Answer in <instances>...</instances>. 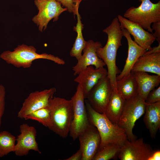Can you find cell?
Segmentation results:
<instances>
[{
  "mask_svg": "<svg viewBox=\"0 0 160 160\" xmlns=\"http://www.w3.org/2000/svg\"><path fill=\"white\" fill-rule=\"evenodd\" d=\"M108 35L107 43L104 47L99 48L97 53L107 65L108 76L109 79L112 90L117 91L116 76L119 73L116 64L117 53L121 46L123 35L120 24L117 17L114 18L110 25L103 30Z\"/></svg>",
  "mask_w": 160,
  "mask_h": 160,
  "instance_id": "cell-1",
  "label": "cell"
},
{
  "mask_svg": "<svg viewBox=\"0 0 160 160\" xmlns=\"http://www.w3.org/2000/svg\"><path fill=\"white\" fill-rule=\"evenodd\" d=\"M85 103L89 122L97 128L100 136L98 150L110 144L122 146L128 140L124 129L111 122L105 113L94 110L87 100Z\"/></svg>",
  "mask_w": 160,
  "mask_h": 160,
  "instance_id": "cell-2",
  "label": "cell"
},
{
  "mask_svg": "<svg viewBox=\"0 0 160 160\" xmlns=\"http://www.w3.org/2000/svg\"><path fill=\"white\" fill-rule=\"evenodd\" d=\"M50 112V122L48 127L62 138H66L69 132L73 117L71 100L53 97L47 107Z\"/></svg>",
  "mask_w": 160,
  "mask_h": 160,
  "instance_id": "cell-3",
  "label": "cell"
},
{
  "mask_svg": "<svg viewBox=\"0 0 160 160\" xmlns=\"http://www.w3.org/2000/svg\"><path fill=\"white\" fill-rule=\"evenodd\" d=\"M0 57L7 64L17 68H30L33 61L38 59L51 60L59 65L65 64V61L57 56L46 53L39 54L33 46L24 44L18 45L13 51L7 50L2 52Z\"/></svg>",
  "mask_w": 160,
  "mask_h": 160,
  "instance_id": "cell-4",
  "label": "cell"
},
{
  "mask_svg": "<svg viewBox=\"0 0 160 160\" xmlns=\"http://www.w3.org/2000/svg\"><path fill=\"white\" fill-rule=\"evenodd\" d=\"M139 1L141 2L140 5L137 7H130L123 16L153 33L152 24L160 21V1L155 4L150 0Z\"/></svg>",
  "mask_w": 160,
  "mask_h": 160,
  "instance_id": "cell-5",
  "label": "cell"
},
{
  "mask_svg": "<svg viewBox=\"0 0 160 160\" xmlns=\"http://www.w3.org/2000/svg\"><path fill=\"white\" fill-rule=\"evenodd\" d=\"M145 105V100L138 94L126 100L118 125L124 129L129 141L137 139L133 129L136 121L144 113Z\"/></svg>",
  "mask_w": 160,
  "mask_h": 160,
  "instance_id": "cell-6",
  "label": "cell"
},
{
  "mask_svg": "<svg viewBox=\"0 0 160 160\" xmlns=\"http://www.w3.org/2000/svg\"><path fill=\"white\" fill-rule=\"evenodd\" d=\"M85 98L81 86L78 84L76 91L71 98L73 106V117L69 134L73 140L89 124L86 105Z\"/></svg>",
  "mask_w": 160,
  "mask_h": 160,
  "instance_id": "cell-7",
  "label": "cell"
},
{
  "mask_svg": "<svg viewBox=\"0 0 160 160\" xmlns=\"http://www.w3.org/2000/svg\"><path fill=\"white\" fill-rule=\"evenodd\" d=\"M34 3L39 12L32 20L41 32L47 28L51 20L53 19V22L57 20L60 15L67 10L66 8H63L56 0H34Z\"/></svg>",
  "mask_w": 160,
  "mask_h": 160,
  "instance_id": "cell-8",
  "label": "cell"
},
{
  "mask_svg": "<svg viewBox=\"0 0 160 160\" xmlns=\"http://www.w3.org/2000/svg\"><path fill=\"white\" fill-rule=\"evenodd\" d=\"M112 89L108 76L100 79L91 89L86 98L92 108L104 113Z\"/></svg>",
  "mask_w": 160,
  "mask_h": 160,
  "instance_id": "cell-9",
  "label": "cell"
},
{
  "mask_svg": "<svg viewBox=\"0 0 160 160\" xmlns=\"http://www.w3.org/2000/svg\"><path fill=\"white\" fill-rule=\"evenodd\" d=\"M56 91V89L52 87L42 91H36L31 93L23 103L17 113V117L24 119L31 113L47 107L49 100L53 97Z\"/></svg>",
  "mask_w": 160,
  "mask_h": 160,
  "instance_id": "cell-10",
  "label": "cell"
},
{
  "mask_svg": "<svg viewBox=\"0 0 160 160\" xmlns=\"http://www.w3.org/2000/svg\"><path fill=\"white\" fill-rule=\"evenodd\" d=\"M20 134L16 137L14 152L18 156L27 155L29 151L33 150L41 153L36 141L37 132L33 126L27 124L20 126Z\"/></svg>",
  "mask_w": 160,
  "mask_h": 160,
  "instance_id": "cell-11",
  "label": "cell"
},
{
  "mask_svg": "<svg viewBox=\"0 0 160 160\" xmlns=\"http://www.w3.org/2000/svg\"><path fill=\"white\" fill-rule=\"evenodd\" d=\"M153 150L142 137L127 140L121 146L118 156L121 160H148Z\"/></svg>",
  "mask_w": 160,
  "mask_h": 160,
  "instance_id": "cell-12",
  "label": "cell"
},
{
  "mask_svg": "<svg viewBox=\"0 0 160 160\" xmlns=\"http://www.w3.org/2000/svg\"><path fill=\"white\" fill-rule=\"evenodd\" d=\"M78 138L82 154L81 160H92L100 143V137L97 129L90 124Z\"/></svg>",
  "mask_w": 160,
  "mask_h": 160,
  "instance_id": "cell-13",
  "label": "cell"
},
{
  "mask_svg": "<svg viewBox=\"0 0 160 160\" xmlns=\"http://www.w3.org/2000/svg\"><path fill=\"white\" fill-rule=\"evenodd\" d=\"M102 47L99 41H94L90 40L87 41L83 50V54L78 60L77 64L73 67L74 75L76 76L82 70L87 67L94 66L96 68L103 67L106 65L103 60L98 56L97 51L99 47Z\"/></svg>",
  "mask_w": 160,
  "mask_h": 160,
  "instance_id": "cell-14",
  "label": "cell"
},
{
  "mask_svg": "<svg viewBox=\"0 0 160 160\" xmlns=\"http://www.w3.org/2000/svg\"><path fill=\"white\" fill-rule=\"evenodd\" d=\"M117 17L121 29H126L130 35L133 36L135 42L147 51L151 49L152 45L156 40L153 33L121 15H118Z\"/></svg>",
  "mask_w": 160,
  "mask_h": 160,
  "instance_id": "cell-15",
  "label": "cell"
},
{
  "mask_svg": "<svg viewBox=\"0 0 160 160\" xmlns=\"http://www.w3.org/2000/svg\"><path fill=\"white\" fill-rule=\"evenodd\" d=\"M78 75L74 81L80 85L86 99L91 89L100 79L107 76L108 72L104 67L96 68L90 65L81 71Z\"/></svg>",
  "mask_w": 160,
  "mask_h": 160,
  "instance_id": "cell-16",
  "label": "cell"
},
{
  "mask_svg": "<svg viewBox=\"0 0 160 160\" xmlns=\"http://www.w3.org/2000/svg\"><path fill=\"white\" fill-rule=\"evenodd\" d=\"M121 29L123 36L126 38L127 41L128 53L124 68L119 75L116 76L117 80L129 74L138 58L143 55L147 51L132 40L130 34L126 29Z\"/></svg>",
  "mask_w": 160,
  "mask_h": 160,
  "instance_id": "cell-17",
  "label": "cell"
},
{
  "mask_svg": "<svg viewBox=\"0 0 160 160\" xmlns=\"http://www.w3.org/2000/svg\"><path fill=\"white\" fill-rule=\"evenodd\" d=\"M131 71L150 72L160 76V52L144 55L140 57Z\"/></svg>",
  "mask_w": 160,
  "mask_h": 160,
  "instance_id": "cell-18",
  "label": "cell"
},
{
  "mask_svg": "<svg viewBox=\"0 0 160 160\" xmlns=\"http://www.w3.org/2000/svg\"><path fill=\"white\" fill-rule=\"evenodd\" d=\"M138 87V94L145 101L149 92L160 83V76L150 75L147 72H134Z\"/></svg>",
  "mask_w": 160,
  "mask_h": 160,
  "instance_id": "cell-19",
  "label": "cell"
},
{
  "mask_svg": "<svg viewBox=\"0 0 160 160\" xmlns=\"http://www.w3.org/2000/svg\"><path fill=\"white\" fill-rule=\"evenodd\" d=\"M143 121L152 138H154L160 127V101L146 103Z\"/></svg>",
  "mask_w": 160,
  "mask_h": 160,
  "instance_id": "cell-20",
  "label": "cell"
},
{
  "mask_svg": "<svg viewBox=\"0 0 160 160\" xmlns=\"http://www.w3.org/2000/svg\"><path fill=\"white\" fill-rule=\"evenodd\" d=\"M125 101L117 91L112 90L104 113L113 123L118 124Z\"/></svg>",
  "mask_w": 160,
  "mask_h": 160,
  "instance_id": "cell-21",
  "label": "cell"
},
{
  "mask_svg": "<svg viewBox=\"0 0 160 160\" xmlns=\"http://www.w3.org/2000/svg\"><path fill=\"white\" fill-rule=\"evenodd\" d=\"M118 92L126 100L138 94V87L134 72L131 71L128 75L117 80Z\"/></svg>",
  "mask_w": 160,
  "mask_h": 160,
  "instance_id": "cell-22",
  "label": "cell"
},
{
  "mask_svg": "<svg viewBox=\"0 0 160 160\" xmlns=\"http://www.w3.org/2000/svg\"><path fill=\"white\" fill-rule=\"evenodd\" d=\"M79 9H77L76 15H77V22L74 29L77 33V36L70 52L71 56L76 58L79 60L82 56V52L86 46L87 41H85L83 36L82 31L84 25L81 21V17L79 13Z\"/></svg>",
  "mask_w": 160,
  "mask_h": 160,
  "instance_id": "cell-23",
  "label": "cell"
},
{
  "mask_svg": "<svg viewBox=\"0 0 160 160\" xmlns=\"http://www.w3.org/2000/svg\"><path fill=\"white\" fill-rule=\"evenodd\" d=\"M16 137L9 132L3 131L0 132V157H2L11 152H14Z\"/></svg>",
  "mask_w": 160,
  "mask_h": 160,
  "instance_id": "cell-24",
  "label": "cell"
},
{
  "mask_svg": "<svg viewBox=\"0 0 160 160\" xmlns=\"http://www.w3.org/2000/svg\"><path fill=\"white\" fill-rule=\"evenodd\" d=\"M121 146L115 144H108L99 150L92 160H108L118 156Z\"/></svg>",
  "mask_w": 160,
  "mask_h": 160,
  "instance_id": "cell-25",
  "label": "cell"
},
{
  "mask_svg": "<svg viewBox=\"0 0 160 160\" xmlns=\"http://www.w3.org/2000/svg\"><path fill=\"white\" fill-rule=\"evenodd\" d=\"M50 112L48 107L42 108L33 111L27 115L25 120L31 119L38 121L48 127L50 122Z\"/></svg>",
  "mask_w": 160,
  "mask_h": 160,
  "instance_id": "cell-26",
  "label": "cell"
},
{
  "mask_svg": "<svg viewBox=\"0 0 160 160\" xmlns=\"http://www.w3.org/2000/svg\"><path fill=\"white\" fill-rule=\"evenodd\" d=\"M63 6L67 9L70 13H73L74 15L76 14L79 5L82 0H56Z\"/></svg>",
  "mask_w": 160,
  "mask_h": 160,
  "instance_id": "cell-27",
  "label": "cell"
},
{
  "mask_svg": "<svg viewBox=\"0 0 160 160\" xmlns=\"http://www.w3.org/2000/svg\"><path fill=\"white\" fill-rule=\"evenodd\" d=\"M160 101V87L151 91L145 100L147 104H152Z\"/></svg>",
  "mask_w": 160,
  "mask_h": 160,
  "instance_id": "cell-28",
  "label": "cell"
},
{
  "mask_svg": "<svg viewBox=\"0 0 160 160\" xmlns=\"http://www.w3.org/2000/svg\"><path fill=\"white\" fill-rule=\"evenodd\" d=\"M6 90L4 86L0 84V128L1 119L4 114L5 108Z\"/></svg>",
  "mask_w": 160,
  "mask_h": 160,
  "instance_id": "cell-29",
  "label": "cell"
},
{
  "mask_svg": "<svg viewBox=\"0 0 160 160\" xmlns=\"http://www.w3.org/2000/svg\"><path fill=\"white\" fill-rule=\"evenodd\" d=\"M151 27L152 30L155 31L153 35L159 43H160V21L153 23Z\"/></svg>",
  "mask_w": 160,
  "mask_h": 160,
  "instance_id": "cell-30",
  "label": "cell"
},
{
  "mask_svg": "<svg viewBox=\"0 0 160 160\" xmlns=\"http://www.w3.org/2000/svg\"><path fill=\"white\" fill-rule=\"evenodd\" d=\"M82 156V151L79 148L75 153L64 160H81Z\"/></svg>",
  "mask_w": 160,
  "mask_h": 160,
  "instance_id": "cell-31",
  "label": "cell"
},
{
  "mask_svg": "<svg viewBox=\"0 0 160 160\" xmlns=\"http://www.w3.org/2000/svg\"><path fill=\"white\" fill-rule=\"evenodd\" d=\"M160 160V151L159 150H153L148 160Z\"/></svg>",
  "mask_w": 160,
  "mask_h": 160,
  "instance_id": "cell-32",
  "label": "cell"
},
{
  "mask_svg": "<svg viewBox=\"0 0 160 160\" xmlns=\"http://www.w3.org/2000/svg\"><path fill=\"white\" fill-rule=\"evenodd\" d=\"M159 52H160V43H159L158 46L152 47L150 50L147 51L144 55L150 54Z\"/></svg>",
  "mask_w": 160,
  "mask_h": 160,
  "instance_id": "cell-33",
  "label": "cell"
}]
</instances>
